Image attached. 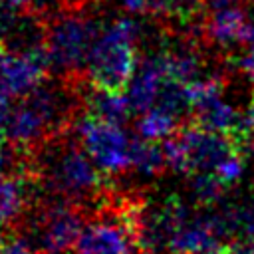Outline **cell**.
<instances>
[{
    "label": "cell",
    "mask_w": 254,
    "mask_h": 254,
    "mask_svg": "<svg viewBox=\"0 0 254 254\" xmlns=\"http://www.w3.org/2000/svg\"><path fill=\"white\" fill-rule=\"evenodd\" d=\"M141 26L127 16H119L105 24L91 48L87 73L93 87L109 91H125L137 71V38Z\"/></svg>",
    "instance_id": "6da1fadb"
},
{
    "label": "cell",
    "mask_w": 254,
    "mask_h": 254,
    "mask_svg": "<svg viewBox=\"0 0 254 254\" xmlns=\"http://www.w3.org/2000/svg\"><path fill=\"white\" fill-rule=\"evenodd\" d=\"M95 167V161L87 159V151L73 143H52L42 159V175L48 187L65 198H81L97 190L101 173Z\"/></svg>",
    "instance_id": "7a4b0ae2"
},
{
    "label": "cell",
    "mask_w": 254,
    "mask_h": 254,
    "mask_svg": "<svg viewBox=\"0 0 254 254\" xmlns=\"http://www.w3.org/2000/svg\"><path fill=\"white\" fill-rule=\"evenodd\" d=\"M99 30V24L83 14H65L54 20L44 36L50 65L67 73L87 67V60Z\"/></svg>",
    "instance_id": "3957f363"
},
{
    "label": "cell",
    "mask_w": 254,
    "mask_h": 254,
    "mask_svg": "<svg viewBox=\"0 0 254 254\" xmlns=\"http://www.w3.org/2000/svg\"><path fill=\"white\" fill-rule=\"evenodd\" d=\"M62 113V93L40 83L12 107V113L2 127L4 137L16 145H32L46 135L48 127Z\"/></svg>",
    "instance_id": "277c9868"
},
{
    "label": "cell",
    "mask_w": 254,
    "mask_h": 254,
    "mask_svg": "<svg viewBox=\"0 0 254 254\" xmlns=\"http://www.w3.org/2000/svg\"><path fill=\"white\" fill-rule=\"evenodd\" d=\"M77 135L101 171L119 173L131 167V141L117 123L87 113L77 121Z\"/></svg>",
    "instance_id": "5b68a950"
},
{
    "label": "cell",
    "mask_w": 254,
    "mask_h": 254,
    "mask_svg": "<svg viewBox=\"0 0 254 254\" xmlns=\"http://www.w3.org/2000/svg\"><path fill=\"white\" fill-rule=\"evenodd\" d=\"M50 65L44 44L28 50H10L0 44V89L12 97H24L34 91Z\"/></svg>",
    "instance_id": "8992f818"
},
{
    "label": "cell",
    "mask_w": 254,
    "mask_h": 254,
    "mask_svg": "<svg viewBox=\"0 0 254 254\" xmlns=\"http://www.w3.org/2000/svg\"><path fill=\"white\" fill-rule=\"evenodd\" d=\"M83 230V222L77 210L56 204L42 212L34 226L36 246L46 254L64 252L69 246H75L79 234Z\"/></svg>",
    "instance_id": "52a82bcc"
},
{
    "label": "cell",
    "mask_w": 254,
    "mask_h": 254,
    "mask_svg": "<svg viewBox=\"0 0 254 254\" xmlns=\"http://www.w3.org/2000/svg\"><path fill=\"white\" fill-rule=\"evenodd\" d=\"M167 79L171 77L169 71V62H167V52H157L149 56L133 73L129 85H127V97L135 113H143L151 109L161 93V87Z\"/></svg>",
    "instance_id": "ba28073f"
},
{
    "label": "cell",
    "mask_w": 254,
    "mask_h": 254,
    "mask_svg": "<svg viewBox=\"0 0 254 254\" xmlns=\"http://www.w3.org/2000/svg\"><path fill=\"white\" fill-rule=\"evenodd\" d=\"M131 240L135 238H133L129 218L125 214L121 222L99 220L83 226L75 242V252L77 254H129Z\"/></svg>",
    "instance_id": "9c48e42d"
},
{
    "label": "cell",
    "mask_w": 254,
    "mask_h": 254,
    "mask_svg": "<svg viewBox=\"0 0 254 254\" xmlns=\"http://www.w3.org/2000/svg\"><path fill=\"white\" fill-rule=\"evenodd\" d=\"M220 236L214 214H206L194 220L187 218L173 232L167 246L175 254H214L222 246L218 240Z\"/></svg>",
    "instance_id": "30bf717a"
},
{
    "label": "cell",
    "mask_w": 254,
    "mask_h": 254,
    "mask_svg": "<svg viewBox=\"0 0 254 254\" xmlns=\"http://www.w3.org/2000/svg\"><path fill=\"white\" fill-rule=\"evenodd\" d=\"M246 20L248 16L244 10L232 2H210V10L204 16V32L208 40L218 46L240 44V34Z\"/></svg>",
    "instance_id": "8fae6325"
},
{
    "label": "cell",
    "mask_w": 254,
    "mask_h": 254,
    "mask_svg": "<svg viewBox=\"0 0 254 254\" xmlns=\"http://www.w3.org/2000/svg\"><path fill=\"white\" fill-rule=\"evenodd\" d=\"M87 109L89 115H95L99 119L111 121V123H125L127 117L133 113V107L129 103V97L123 91H109L93 87L87 95Z\"/></svg>",
    "instance_id": "7c38bea8"
},
{
    "label": "cell",
    "mask_w": 254,
    "mask_h": 254,
    "mask_svg": "<svg viewBox=\"0 0 254 254\" xmlns=\"http://www.w3.org/2000/svg\"><path fill=\"white\" fill-rule=\"evenodd\" d=\"M177 117H179L177 113H173L161 105H153L151 109L143 111L141 117L137 119V131L141 137L151 139V141L167 139L179 131Z\"/></svg>",
    "instance_id": "4fadbf2b"
},
{
    "label": "cell",
    "mask_w": 254,
    "mask_h": 254,
    "mask_svg": "<svg viewBox=\"0 0 254 254\" xmlns=\"http://www.w3.org/2000/svg\"><path fill=\"white\" fill-rule=\"evenodd\" d=\"M167 165V157L163 147L157 145V141L151 139H133L131 141V167L147 177H153L163 171Z\"/></svg>",
    "instance_id": "5bb4252c"
},
{
    "label": "cell",
    "mask_w": 254,
    "mask_h": 254,
    "mask_svg": "<svg viewBox=\"0 0 254 254\" xmlns=\"http://www.w3.org/2000/svg\"><path fill=\"white\" fill-rule=\"evenodd\" d=\"M26 190L20 179L0 175V222L6 224L14 220L24 208Z\"/></svg>",
    "instance_id": "9a60e30c"
},
{
    "label": "cell",
    "mask_w": 254,
    "mask_h": 254,
    "mask_svg": "<svg viewBox=\"0 0 254 254\" xmlns=\"http://www.w3.org/2000/svg\"><path fill=\"white\" fill-rule=\"evenodd\" d=\"M24 24L26 22L18 16V8L0 0V44H4L8 40H16L18 34L22 32Z\"/></svg>",
    "instance_id": "2e32d148"
},
{
    "label": "cell",
    "mask_w": 254,
    "mask_h": 254,
    "mask_svg": "<svg viewBox=\"0 0 254 254\" xmlns=\"http://www.w3.org/2000/svg\"><path fill=\"white\" fill-rule=\"evenodd\" d=\"M123 8L131 14L149 16H171L173 0H121Z\"/></svg>",
    "instance_id": "e0dca14e"
},
{
    "label": "cell",
    "mask_w": 254,
    "mask_h": 254,
    "mask_svg": "<svg viewBox=\"0 0 254 254\" xmlns=\"http://www.w3.org/2000/svg\"><path fill=\"white\" fill-rule=\"evenodd\" d=\"M0 254H34L32 248L24 242V240H10L6 238L2 244H0Z\"/></svg>",
    "instance_id": "ac0fdd59"
},
{
    "label": "cell",
    "mask_w": 254,
    "mask_h": 254,
    "mask_svg": "<svg viewBox=\"0 0 254 254\" xmlns=\"http://www.w3.org/2000/svg\"><path fill=\"white\" fill-rule=\"evenodd\" d=\"M218 254H254V242L248 240H238L230 244H222Z\"/></svg>",
    "instance_id": "d6986e66"
},
{
    "label": "cell",
    "mask_w": 254,
    "mask_h": 254,
    "mask_svg": "<svg viewBox=\"0 0 254 254\" xmlns=\"http://www.w3.org/2000/svg\"><path fill=\"white\" fill-rule=\"evenodd\" d=\"M240 67L242 71L248 75L250 83H252V89H254V48H250L242 58H240Z\"/></svg>",
    "instance_id": "ffe728a7"
},
{
    "label": "cell",
    "mask_w": 254,
    "mask_h": 254,
    "mask_svg": "<svg viewBox=\"0 0 254 254\" xmlns=\"http://www.w3.org/2000/svg\"><path fill=\"white\" fill-rule=\"evenodd\" d=\"M10 93H6L4 89H0V129L6 125L10 113H12V103H10Z\"/></svg>",
    "instance_id": "44dd1931"
},
{
    "label": "cell",
    "mask_w": 254,
    "mask_h": 254,
    "mask_svg": "<svg viewBox=\"0 0 254 254\" xmlns=\"http://www.w3.org/2000/svg\"><path fill=\"white\" fill-rule=\"evenodd\" d=\"M8 4H12L18 10H32V8H40L44 4H48V0H4Z\"/></svg>",
    "instance_id": "7402d4cb"
},
{
    "label": "cell",
    "mask_w": 254,
    "mask_h": 254,
    "mask_svg": "<svg viewBox=\"0 0 254 254\" xmlns=\"http://www.w3.org/2000/svg\"><path fill=\"white\" fill-rule=\"evenodd\" d=\"M246 121H248V127H250V131L254 133V103L250 105V109H248V113H246Z\"/></svg>",
    "instance_id": "603a6c76"
},
{
    "label": "cell",
    "mask_w": 254,
    "mask_h": 254,
    "mask_svg": "<svg viewBox=\"0 0 254 254\" xmlns=\"http://www.w3.org/2000/svg\"><path fill=\"white\" fill-rule=\"evenodd\" d=\"M210 2H236V0H210Z\"/></svg>",
    "instance_id": "cb8c5ba5"
},
{
    "label": "cell",
    "mask_w": 254,
    "mask_h": 254,
    "mask_svg": "<svg viewBox=\"0 0 254 254\" xmlns=\"http://www.w3.org/2000/svg\"><path fill=\"white\" fill-rule=\"evenodd\" d=\"M56 254H71V252H65V250H64V252H56ZM75 254H77V252H75Z\"/></svg>",
    "instance_id": "d4e9b609"
}]
</instances>
